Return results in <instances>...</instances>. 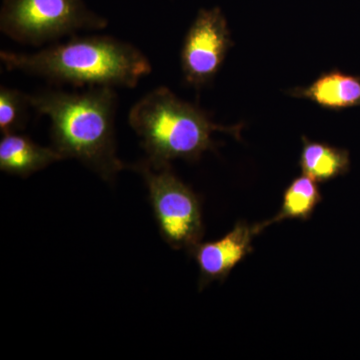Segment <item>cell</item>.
<instances>
[{
	"label": "cell",
	"mask_w": 360,
	"mask_h": 360,
	"mask_svg": "<svg viewBox=\"0 0 360 360\" xmlns=\"http://www.w3.org/2000/svg\"><path fill=\"white\" fill-rule=\"evenodd\" d=\"M253 226L243 221L219 240L200 243L191 251L200 269V290L215 281H222L231 270L252 252Z\"/></svg>",
	"instance_id": "cell-7"
},
{
	"label": "cell",
	"mask_w": 360,
	"mask_h": 360,
	"mask_svg": "<svg viewBox=\"0 0 360 360\" xmlns=\"http://www.w3.org/2000/svg\"><path fill=\"white\" fill-rule=\"evenodd\" d=\"M314 179L303 174L291 182L283 194V202L276 217L253 226L255 234L260 233L269 225L285 219L307 220L321 201V193Z\"/></svg>",
	"instance_id": "cell-11"
},
{
	"label": "cell",
	"mask_w": 360,
	"mask_h": 360,
	"mask_svg": "<svg viewBox=\"0 0 360 360\" xmlns=\"http://www.w3.org/2000/svg\"><path fill=\"white\" fill-rule=\"evenodd\" d=\"M129 122L141 139L151 167L161 168L174 160H198L214 150L212 134L225 132L240 139L241 125L224 127L210 115L161 86L139 99L129 111Z\"/></svg>",
	"instance_id": "cell-3"
},
{
	"label": "cell",
	"mask_w": 360,
	"mask_h": 360,
	"mask_svg": "<svg viewBox=\"0 0 360 360\" xmlns=\"http://www.w3.org/2000/svg\"><path fill=\"white\" fill-rule=\"evenodd\" d=\"M7 70L75 86L134 89L151 72V63L139 49L115 37L72 35L35 53L0 51Z\"/></svg>",
	"instance_id": "cell-2"
},
{
	"label": "cell",
	"mask_w": 360,
	"mask_h": 360,
	"mask_svg": "<svg viewBox=\"0 0 360 360\" xmlns=\"http://www.w3.org/2000/svg\"><path fill=\"white\" fill-rule=\"evenodd\" d=\"M32 108L51 122L52 148L75 158L106 181L125 165L116 155L115 87L89 86L84 91L46 89L30 94Z\"/></svg>",
	"instance_id": "cell-1"
},
{
	"label": "cell",
	"mask_w": 360,
	"mask_h": 360,
	"mask_svg": "<svg viewBox=\"0 0 360 360\" xmlns=\"http://www.w3.org/2000/svg\"><path fill=\"white\" fill-rule=\"evenodd\" d=\"M302 141L300 167L303 174L314 181L326 182L349 172L350 158L347 149L310 141L305 136Z\"/></svg>",
	"instance_id": "cell-10"
},
{
	"label": "cell",
	"mask_w": 360,
	"mask_h": 360,
	"mask_svg": "<svg viewBox=\"0 0 360 360\" xmlns=\"http://www.w3.org/2000/svg\"><path fill=\"white\" fill-rule=\"evenodd\" d=\"M148 186L161 236L174 250L191 253L202 239V217L196 194L172 172L170 165L155 168L148 161L135 165Z\"/></svg>",
	"instance_id": "cell-5"
},
{
	"label": "cell",
	"mask_w": 360,
	"mask_h": 360,
	"mask_svg": "<svg viewBox=\"0 0 360 360\" xmlns=\"http://www.w3.org/2000/svg\"><path fill=\"white\" fill-rule=\"evenodd\" d=\"M106 25L108 20L87 8L84 0H4L0 11L1 32L33 46Z\"/></svg>",
	"instance_id": "cell-4"
},
{
	"label": "cell",
	"mask_w": 360,
	"mask_h": 360,
	"mask_svg": "<svg viewBox=\"0 0 360 360\" xmlns=\"http://www.w3.org/2000/svg\"><path fill=\"white\" fill-rule=\"evenodd\" d=\"M63 158L53 148H44L20 134H4L0 141V169L28 177Z\"/></svg>",
	"instance_id": "cell-9"
},
{
	"label": "cell",
	"mask_w": 360,
	"mask_h": 360,
	"mask_svg": "<svg viewBox=\"0 0 360 360\" xmlns=\"http://www.w3.org/2000/svg\"><path fill=\"white\" fill-rule=\"evenodd\" d=\"M288 94L296 98L314 101L329 110H342L360 106V77L338 70L323 73L307 87L291 89Z\"/></svg>",
	"instance_id": "cell-8"
},
{
	"label": "cell",
	"mask_w": 360,
	"mask_h": 360,
	"mask_svg": "<svg viewBox=\"0 0 360 360\" xmlns=\"http://www.w3.org/2000/svg\"><path fill=\"white\" fill-rule=\"evenodd\" d=\"M231 46V32L221 9H200L180 52L181 70L187 84L198 89L210 84Z\"/></svg>",
	"instance_id": "cell-6"
},
{
	"label": "cell",
	"mask_w": 360,
	"mask_h": 360,
	"mask_svg": "<svg viewBox=\"0 0 360 360\" xmlns=\"http://www.w3.org/2000/svg\"><path fill=\"white\" fill-rule=\"evenodd\" d=\"M32 103L30 94L15 89L0 87V131L18 134L25 129Z\"/></svg>",
	"instance_id": "cell-12"
}]
</instances>
